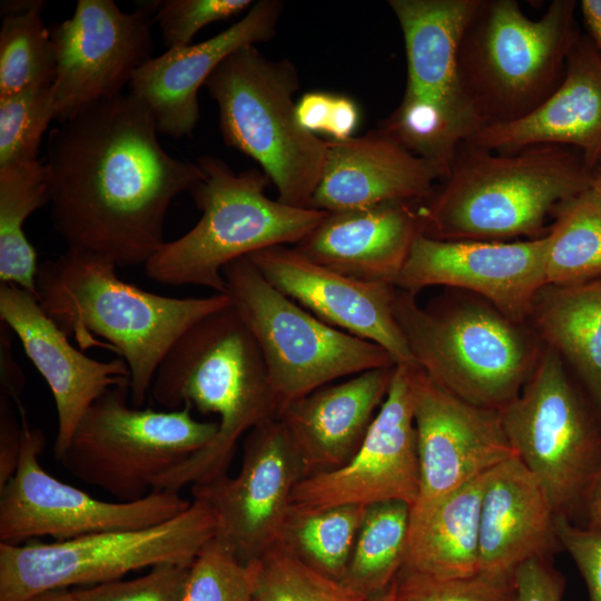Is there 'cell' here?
Masks as SVG:
<instances>
[{"label":"cell","mask_w":601,"mask_h":601,"mask_svg":"<svg viewBox=\"0 0 601 601\" xmlns=\"http://www.w3.org/2000/svg\"><path fill=\"white\" fill-rule=\"evenodd\" d=\"M150 110L131 92L97 101L47 142L50 216L68 249L145 265L161 247L168 208L204 173L160 145Z\"/></svg>","instance_id":"cell-1"},{"label":"cell","mask_w":601,"mask_h":601,"mask_svg":"<svg viewBox=\"0 0 601 601\" xmlns=\"http://www.w3.org/2000/svg\"><path fill=\"white\" fill-rule=\"evenodd\" d=\"M117 267L107 257L67 249L39 264L37 299L79 349L101 347L125 361L130 404L140 407L173 345L231 302L225 293L184 298L150 293L119 278Z\"/></svg>","instance_id":"cell-2"},{"label":"cell","mask_w":601,"mask_h":601,"mask_svg":"<svg viewBox=\"0 0 601 601\" xmlns=\"http://www.w3.org/2000/svg\"><path fill=\"white\" fill-rule=\"evenodd\" d=\"M150 395L165 410L189 407L219 418L215 439L155 490L179 492L227 474L239 439L278 414L260 351L231 305L180 336L160 363Z\"/></svg>","instance_id":"cell-3"},{"label":"cell","mask_w":601,"mask_h":601,"mask_svg":"<svg viewBox=\"0 0 601 601\" xmlns=\"http://www.w3.org/2000/svg\"><path fill=\"white\" fill-rule=\"evenodd\" d=\"M440 183L421 204L422 235L512 242L544 236L556 207L590 187V170L570 147L497 152L464 142Z\"/></svg>","instance_id":"cell-4"},{"label":"cell","mask_w":601,"mask_h":601,"mask_svg":"<svg viewBox=\"0 0 601 601\" xmlns=\"http://www.w3.org/2000/svg\"><path fill=\"white\" fill-rule=\"evenodd\" d=\"M394 315L415 364L453 395L485 408L501 410L519 395L544 347L529 323L461 290L423 307L416 293L396 288Z\"/></svg>","instance_id":"cell-5"},{"label":"cell","mask_w":601,"mask_h":601,"mask_svg":"<svg viewBox=\"0 0 601 601\" xmlns=\"http://www.w3.org/2000/svg\"><path fill=\"white\" fill-rule=\"evenodd\" d=\"M574 0H553L530 19L515 0H480L463 31L457 68L481 129L516 121L560 85L580 37Z\"/></svg>","instance_id":"cell-6"},{"label":"cell","mask_w":601,"mask_h":601,"mask_svg":"<svg viewBox=\"0 0 601 601\" xmlns=\"http://www.w3.org/2000/svg\"><path fill=\"white\" fill-rule=\"evenodd\" d=\"M197 164L204 177L189 191L201 211L199 220L179 238L165 242L144 265L159 284L225 293L223 270L228 264L269 247L296 245L327 214L269 198L270 180L263 170L235 173L214 156H200Z\"/></svg>","instance_id":"cell-7"},{"label":"cell","mask_w":601,"mask_h":601,"mask_svg":"<svg viewBox=\"0 0 601 601\" xmlns=\"http://www.w3.org/2000/svg\"><path fill=\"white\" fill-rule=\"evenodd\" d=\"M205 86L217 105L225 144L262 167L280 203L309 208L328 140L303 129L296 119L294 96L300 85L295 65L245 46L229 55Z\"/></svg>","instance_id":"cell-8"},{"label":"cell","mask_w":601,"mask_h":601,"mask_svg":"<svg viewBox=\"0 0 601 601\" xmlns=\"http://www.w3.org/2000/svg\"><path fill=\"white\" fill-rule=\"evenodd\" d=\"M480 0H390L401 27L406 83L381 129L447 175L462 144L481 130L459 76L463 31Z\"/></svg>","instance_id":"cell-9"},{"label":"cell","mask_w":601,"mask_h":601,"mask_svg":"<svg viewBox=\"0 0 601 601\" xmlns=\"http://www.w3.org/2000/svg\"><path fill=\"white\" fill-rule=\"evenodd\" d=\"M500 412L512 447L556 515L582 524L601 476V413L552 347L544 345L521 392Z\"/></svg>","instance_id":"cell-10"},{"label":"cell","mask_w":601,"mask_h":601,"mask_svg":"<svg viewBox=\"0 0 601 601\" xmlns=\"http://www.w3.org/2000/svg\"><path fill=\"white\" fill-rule=\"evenodd\" d=\"M223 275L225 294L260 351L278 413L334 380L396 365L380 345L324 323L280 293L248 257Z\"/></svg>","instance_id":"cell-11"},{"label":"cell","mask_w":601,"mask_h":601,"mask_svg":"<svg viewBox=\"0 0 601 601\" xmlns=\"http://www.w3.org/2000/svg\"><path fill=\"white\" fill-rule=\"evenodd\" d=\"M129 402L127 386L98 397L58 460L72 475L124 502L149 494L218 432L217 422L195 418L189 407L155 411Z\"/></svg>","instance_id":"cell-12"},{"label":"cell","mask_w":601,"mask_h":601,"mask_svg":"<svg viewBox=\"0 0 601 601\" xmlns=\"http://www.w3.org/2000/svg\"><path fill=\"white\" fill-rule=\"evenodd\" d=\"M216 521L203 502L154 526L67 541L0 543V601H23L72 585L100 584L165 563L191 564L214 539Z\"/></svg>","instance_id":"cell-13"},{"label":"cell","mask_w":601,"mask_h":601,"mask_svg":"<svg viewBox=\"0 0 601 601\" xmlns=\"http://www.w3.org/2000/svg\"><path fill=\"white\" fill-rule=\"evenodd\" d=\"M21 452L14 475L0 489V543L49 536L72 540L95 533L160 524L191 502L178 491L154 490L136 501H104L53 477L41 466L43 433L30 426L22 404Z\"/></svg>","instance_id":"cell-14"},{"label":"cell","mask_w":601,"mask_h":601,"mask_svg":"<svg viewBox=\"0 0 601 601\" xmlns=\"http://www.w3.org/2000/svg\"><path fill=\"white\" fill-rule=\"evenodd\" d=\"M304 477L286 427L273 417L247 433L237 475L190 487L193 500L205 503L215 516L214 540L247 565L277 544L294 489Z\"/></svg>","instance_id":"cell-15"},{"label":"cell","mask_w":601,"mask_h":601,"mask_svg":"<svg viewBox=\"0 0 601 601\" xmlns=\"http://www.w3.org/2000/svg\"><path fill=\"white\" fill-rule=\"evenodd\" d=\"M151 13L114 0H79L71 18L50 30L56 51L55 120L118 96L152 58Z\"/></svg>","instance_id":"cell-16"},{"label":"cell","mask_w":601,"mask_h":601,"mask_svg":"<svg viewBox=\"0 0 601 601\" xmlns=\"http://www.w3.org/2000/svg\"><path fill=\"white\" fill-rule=\"evenodd\" d=\"M396 364L387 395L354 456L343 466L304 477L292 505L325 509L401 501L411 508L420 493L413 412L412 367Z\"/></svg>","instance_id":"cell-17"},{"label":"cell","mask_w":601,"mask_h":601,"mask_svg":"<svg viewBox=\"0 0 601 601\" xmlns=\"http://www.w3.org/2000/svg\"><path fill=\"white\" fill-rule=\"evenodd\" d=\"M420 493L424 509L518 455L500 410L473 405L412 367Z\"/></svg>","instance_id":"cell-18"},{"label":"cell","mask_w":601,"mask_h":601,"mask_svg":"<svg viewBox=\"0 0 601 601\" xmlns=\"http://www.w3.org/2000/svg\"><path fill=\"white\" fill-rule=\"evenodd\" d=\"M545 236L516 242L441 240L420 235L397 276L396 288L444 286L476 295L508 317L528 323L546 285Z\"/></svg>","instance_id":"cell-19"},{"label":"cell","mask_w":601,"mask_h":601,"mask_svg":"<svg viewBox=\"0 0 601 601\" xmlns=\"http://www.w3.org/2000/svg\"><path fill=\"white\" fill-rule=\"evenodd\" d=\"M247 257L270 285L324 323L380 345L396 364L416 365L395 319L393 284L348 277L284 245Z\"/></svg>","instance_id":"cell-20"},{"label":"cell","mask_w":601,"mask_h":601,"mask_svg":"<svg viewBox=\"0 0 601 601\" xmlns=\"http://www.w3.org/2000/svg\"><path fill=\"white\" fill-rule=\"evenodd\" d=\"M0 321L19 338L52 393L53 452L59 460L93 402L112 387H129L128 366L120 357L105 362L87 356L45 313L37 297L19 286L0 283Z\"/></svg>","instance_id":"cell-21"},{"label":"cell","mask_w":601,"mask_h":601,"mask_svg":"<svg viewBox=\"0 0 601 601\" xmlns=\"http://www.w3.org/2000/svg\"><path fill=\"white\" fill-rule=\"evenodd\" d=\"M283 2L260 0L220 33L196 45L168 49L132 76L130 92L150 110L158 132L180 139L199 119L198 91L234 51L269 41L282 17Z\"/></svg>","instance_id":"cell-22"},{"label":"cell","mask_w":601,"mask_h":601,"mask_svg":"<svg viewBox=\"0 0 601 601\" xmlns=\"http://www.w3.org/2000/svg\"><path fill=\"white\" fill-rule=\"evenodd\" d=\"M442 176L381 129L346 140H328L309 208L334 213L387 201L426 200Z\"/></svg>","instance_id":"cell-23"},{"label":"cell","mask_w":601,"mask_h":601,"mask_svg":"<svg viewBox=\"0 0 601 601\" xmlns=\"http://www.w3.org/2000/svg\"><path fill=\"white\" fill-rule=\"evenodd\" d=\"M421 204L398 200L327 213L294 248L348 277L394 285L422 235Z\"/></svg>","instance_id":"cell-24"},{"label":"cell","mask_w":601,"mask_h":601,"mask_svg":"<svg viewBox=\"0 0 601 601\" xmlns=\"http://www.w3.org/2000/svg\"><path fill=\"white\" fill-rule=\"evenodd\" d=\"M473 146L497 152L556 145L578 150L589 168L601 157V57L591 40L579 37L556 89L531 114L481 129Z\"/></svg>","instance_id":"cell-25"},{"label":"cell","mask_w":601,"mask_h":601,"mask_svg":"<svg viewBox=\"0 0 601 601\" xmlns=\"http://www.w3.org/2000/svg\"><path fill=\"white\" fill-rule=\"evenodd\" d=\"M395 366L325 385L278 413L302 459L305 477L336 470L354 456L387 395Z\"/></svg>","instance_id":"cell-26"},{"label":"cell","mask_w":601,"mask_h":601,"mask_svg":"<svg viewBox=\"0 0 601 601\" xmlns=\"http://www.w3.org/2000/svg\"><path fill=\"white\" fill-rule=\"evenodd\" d=\"M556 513L518 455L486 475L480 515L481 571L513 573L523 562L562 550Z\"/></svg>","instance_id":"cell-27"},{"label":"cell","mask_w":601,"mask_h":601,"mask_svg":"<svg viewBox=\"0 0 601 601\" xmlns=\"http://www.w3.org/2000/svg\"><path fill=\"white\" fill-rule=\"evenodd\" d=\"M528 323L552 347L601 413V277L545 285Z\"/></svg>","instance_id":"cell-28"},{"label":"cell","mask_w":601,"mask_h":601,"mask_svg":"<svg viewBox=\"0 0 601 601\" xmlns=\"http://www.w3.org/2000/svg\"><path fill=\"white\" fill-rule=\"evenodd\" d=\"M487 473L424 509L411 510L402 569L437 577L481 571L480 515Z\"/></svg>","instance_id":"cell-29"},{"label":"cell","mask_w":601,"mask_h":601,"mask_svg":"<svg viewBox=\"0 0 601 601\" xmlns=\"http://www.w3.org/2000/svg\"><path fill=\"white\" fill-rule=\"evenodd\" d=\"M48 200L43 160L0 168V283L19 286L36 297L39 264L23 226Z\"/></svg>","instance_id":"cell-30"},{"label":"cell","mask_w":601,"mask_h":601,"mask_svg":"<svg viewBox=\"0 0 601 601\" xmlns=\"http://www.w3.org/2000/svg\"><path fill=\"white\" fill-rule=\"evenodd\" d=\"M544 236L546 285L601 277V196L594 189L560 204Z\"/></svg>","instance_id":"cell-31"},{"label":"cell","mask_w":601,"mask_h":601,"mask_svg":"<svg viewBox=\"0 0 601 601\" xmlns=\"http://www.w3.org/2000/svg\"><path fill=\"white\" fill-rule=\"evenodd\" d=\"M410 513L411 506L401 501L365 508L344 585L370 598L393 583L405 560Z\"/></svg>","instance_id":"cell-32"},{"label":"cell","mask_w":601,"mask_h":601,"mask_svg":"<svg viewBox=\"0 0 601 601\" xmlns=\"http://www.w3.org/2000/svg\"><path fill=\"white\" fill-rule=\"evenodd\" d=\"M365 508L290 506L276 545L315 571L341 581L346 572Z\"/></svg>","instance_id":"cell-33"},{"label":"cell","mask_w":601,"mask_h":601,"mask_svg":"<svg viewBox=\"0 0 601 601\" xmlns=\"http://www.w3.org/2000/svg\"><path fill=\"white\" fill-rule=\"evenodd\" d=\"M56 51L41 11L2 19L0 98L39 85H53Z\"/></svg>","instance_id":"cell-34"},{"label":"cell","mask_w":601,"mask_h":601,"mask_svg":"<svg viewBox=\"0 0 601 601\" xmlns=\"http://www.w3.org/2000/svg\"><path fill=\"white\" fill-rule=\"evenodd\" d=\"M254 601H367L368 598L328 578L275 545L247 564Z\"/></svg>","instance_id":"cell-35"},{"label":"cell","mask_w":601,"mask_h":601,"mask_svg":"<svg viewBox=\"0 0 601 601\" xmlns=\"http://www.w3.org/2000/svg\"><path fill=\"white\" fill-rule=\"evenodd\" d=\"M52 119L53 85L0 98V168L38 160L42 136Z\"/></svg>","instance_id":"cell-36"},{"label":"cell","mask_w":601,"mask_h":601,"mask_svg":"<svg viewBox=\"0 0 601 601\" xmlns=\"http://www.w3.org/2000/svg\"><path fill=\"white\" fill-rule=\"evenodd\" d=\"M394 587L396 601H515L516 594L514 572L437 577L401 569Z\"/></svg>","instance_id":"cell-37"},{"label":"cell","mask_w":601,"mask_h":601,"mask_svg":"<svg viewBox=\"0 0 601 601\" xmlns=\"http://www.w3.org/2000/svg\"><path fill=\"white\" fill-rule=\"evenodd\" d=\"M185 601H254L249 565L210 540L190 566Z\"/></svg>","instance_id":"cell-38"},{"label":"cell","mask_w":601,"mask_h":601,"mask_svg":"<svg viewBox=\"0 0 601 601\" xmlns=\"http://www.w3.org/2000/svg\"><path fill=\"white\" fill-rule=\"evenodd\" d=\"M252 0H161L155 18L168 49L191 45L204 27L248 11Z\"/></svg>","instance_id":"cell-39"},{"label":"cell","mask_w":601,"mask_h":601,"mask_svg":"<svg viewBox=\"0 0 601 601\" xmlns=\"http://www.w3.org/2000/svg\"><path fill=\"white\" fill-rule=\"evenodd\" d=\"M191 564H159L142 577L109 581L73 592L79 601H185Z\"/></svg>","instance_id":"cell-40"},{"label":"cell","mask_w":601,"mask_h":601,"mask_svg":"<svg viewBox=\"0 0 601 601\" xmlns=\"http://www.w3.org/2000/svg\"><path fill=\"white\" fill-rule=\"evenodd\" d=\"M556 534L585 582L589 601H601V528H587L559 515Z\"/></svg>","instance_id":"cell-41"},{"label":"cell","mask_w":601,"mask_h":601,"mask_svg":"<svg viewBox=\"0 0 601 601\" xmlns=\"http://www.w3.org/2000/svg\"><path fill=\"white\" fill-rule=\"evenodd\" d=\"M515 601H562L565 579L551 558H534L520 564L515 572Z\"/></svg>","instance_id":"cell-42"},{"label":"cell","mask_w":601,"mask_h":601,"mask_svg":"<svg viewBox=\"0 0 601 601\" xmlns=\"http://www.w3.org/2000/svg\"><path fill=\"white\" fill-rule=\"evenodd\" d=\"M21 452V424L10 407L9 397L0 398V489L14 475Z\"/></svg>","instance_id":"cell-43"},{"label":"cell","mask_w":601,"mask_h":601,"mask_svg":"<svg viewBox=\"0 0 601 601\" xmlns=\"http://www.w3.org/2000/svg\"><path fill=\"white\" fill-rule=\"evenodd\" d=\"M335 93L311 91L303 95L295 106L300 127L314 135L328 131L334 110Z\"/></svg>","instance_id":"cell-44"},{"label":"cell","mask_w":601,"mask_h":601,"mask_svg":"<svg viewBox=\"0 0 601 601\" xmlns=\"http://www.w3.org/2000/svg\"><path fill=\"white\" fill-rule=\"evenodd\" d=\"M11 329L1 322L0 327V370H1V393L12 398L17 405L21 403V392L23 390V373L14 359L12 352Z\"/></svg>","instance_id":"cell-45"},{"label":"cell","mask_w":601,"mask_h":601,"mask_svg":"<svg viewBox=\"0 0 601 601\" xmlns=\"http://www.w3.org/2000/svg\"><path fill=\"white\" fill-rule=\"evenodd\" d=\"M358 120L356 104L345 95L335 93L333 118L327 131L331 140L342 141L353 137Z\"/></svg>","instance_id":"cell-46"},{"label":"cell","mask_w":601,"mask_h":601,"mask_svg":"<svg viewBox=\"0 0 601 601\" xmlns=\"http://www.w3.org/2000/svg\"><path fill=\"white\" fill-rule=\"evenodd\" d=\"M579 8L588 27L591 42L601 57V0H582Z\"/></svg>","instance_id":"cell-47"},{"label":"cell","mask_w":601,"mask_h":601,"mask_svg":"<svg viewBox=\"0 0 601 601\" xmlns=\"http://www.w3.org/2000/svg\"><path fill=\"white\" fill-rule=\"evenodd\" d=\"M587 528H601V476L594 484L584 510L582 524Z\"/></svg>","instance_id":"cell-48"},{"label":"cell","mask_w":601,"mask_h":601,"mask_svg":"<svg viewBox=\"0 0 601 601\" xmlns=\"http://www.w3.org/2000/svg\"><path fill=\"white\" fill-rule=\"evenodd\" d=\"M42 0H4L0 4L2 19L12 16H20L32 11H41L46 7Z\"/></svg>","instance_id":"cell-49"},{"label":"cell","mask_w":601,"mask_h":601,"mask_svg":"<svg viewBox=\"0 0 601 601\" xmlns=\"http://www.w3.org/2000/svg\"><path fill=\"white\" fill-rule=\"evenodd\" d=\"M23 601H79L75 592L69 591L67 588L47 590L37 593Z\"/></svg>","instance_id":"cell-50"},{"label":"cell","mask_w":601,"mask_h":601,"mask_svg":"<svg viewBox=\"0 0 601 601\" xmlns=\"http://www.w3.org/2000/svg\"><path fill=\"white\" fill-rule=\"evenodd\" d=\"M590 187L601 196V157L590 169Z\"/></svg>","instance_id":"cell-51"},{"label":"cell","mask_w":601,"mask_h":601,"mask_svg":"<svg viewBox=\"0 0 601 601\" xmlns=\"http://www.w3.org/2000/svg\"><path fill=\"white\" fill-rule=\"evenodd\" d=\"M367 601H396L394 581L386 590L370 597Z\"/></svg>","instance_id":"cell-52"}]
</instances>
